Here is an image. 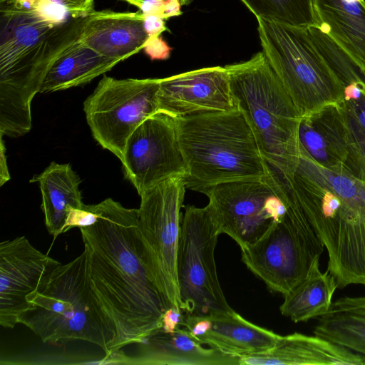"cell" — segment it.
<instances>
[{"instance_id":"obj_24","label":"cell","mask_w":365,"mask_h":365,"mask_svg":"<svg viewBox=\"0 0 365 365\" xmlns=\"http://www.w3.org/2000/svg\"><path fill=\"white\" fill-rule=\"evenodd\" d=\"M336 288V279L328 270H320L317 258L302 282L284 296L281 314L295 323L318 318L330 309Z\"/></svg>"},{"instance_id":"obj_19","label":"cell","mask_w":365,"mask_h":365,"mask_svg":"<svg viewBox=\"0 0 365 365\" xmlns=\"http://www.w3.org/2000/svg\"><path fill=\"white\" fill-rule=\"evenodd\" d=\"M365 0H314L317 25L365 71Z\"/></svg>"},{"instance_id":"obj_21","label":"cell","mask_w":365,"mask_h":365,"mask_svg":"<svg viewBox=\"0 0 365 365\" xmlns=\"http://www.w3.org/2000/svg\"><path fill=\"white\" fill-rule=\"evenodd\" d=\"M30 182L39 185L44 223L48 233L55 239L64 233L70 210L86 205L79 190L80 178L70 164L52 162L43 172L34 175Z\"/></svg>"},{"instance_id":"obj_17","label":"cell","mask_w":365,"mask_h":365,"mask_svg":"<svg viewBox=\"0 0 365 365\" xmlns=\"http://www.w3.org/2000/svg\"><path fill=\"white\" fill-rule=\"evenodd\" d=\"M144 19L140 11L93 10L87 15L81 42L105 57L123 61L143 49L148 41Z\"/></svg>"},{"instance_id":"obj_11","label":"cell","mask_w":365,"mask_h":365,"mask_svg":"<svg viewBox=\"0 0 365 365\" xmlns=\"http://www.w3.org/2000/svg\"><path fill=\"white\" fill-rule=\"evenodd\" d=\"M160 78L116 79L103 75L83 110L94 139L123 160L135 129L158 110Z\"/></svg>"},{"instance_id":"obj_8","label":"cell","mask_w":365,"mask_h":365,"mask_svg":"<svg viewBox=\"0 0 365 365\" xmlns=\"http://www.w3.org/2000/svg\"><path fill=\"white\" fill-rule=\"evenodd\" d=\"M282 186L284 215L259 240L240 250L248 269L270 290L285 296L306 277L324 246L282 182Z\"/></svg>"},{"instance_id":"obj_36","label":"cell","mask_w":365,"mask_h":365,"mask_svg":"<svg viewBox=\"0 0 365 365\" xmlns=\"http://www.w3.org/2000/svg\"><path fill=\"white\" fill-rule=\"evenodd\" d=\"M364 4H365V1H364Z\"/></svg>"},{"instance_id":"obj_22","label":"cell","mask_w":365,"mask_h":365,"mask_svg":"<svg viewBox=\"0 0 365 365\" xmlns=\"http://www.w3.org/2000/svg\"><path fill=\"white\" fill-rule=\"evenodd\" d=\"M120 62L99 54L81 41L65 51L52 63L39 93L66 90L87 83Z\"/></svg>"},{"instance_id":"obj_7","label":"cell","mask_w":365,"mask_h":365,"mask_svg":"<svg viewBox=\"0 0 365 365\" xmlns=\"http://www.w3.org/2000/svg\"><path fill=\"white\" fill-rule=\"evenodd\" d=\"M257 21L262 51L302 118L344 101V85L307 29Z\"/></svg>"},{"instance_id":"obj_35","label":"cell","mask_w":365,"mask_h":365,"mask_svg":"<svg viewBox=\"0 0 365 365\" xmlns=\"http://www.w3.org/2000/svg\"><path fill=\"white\" fill-rule=\"evenodd\" d=\"M123 1H127L128 3H129L132 5H134L139 0H123Z\"/></svg>"},{"instance_id":"obj_2","label":"cell","mask_w":365,"mask_h":365,"mask_svg":"<svg viewBox=\"0 0 365 365\" xmlns=\"http://www.w3.org/2000/svg\"><path fill=\"white\" fill-rule=\"evenodd\" d=\"M87 15L49 0H0V134L31 128V101L47 71L81 41Z\"/></svg>"},{"instance_id":"obj_16","label":"cell","mask_w":365,"mask_h":365,"mask_svg":"<svg viewBox=\"0 0 365 365\" xmlns=\"http://www.w3.org/2000/svg\"><path fill=\"white\" fill-rule=\"evenodd\" d=\"M183 327L202 344L238 357L266 351L274 346L279 336L234 310L208 315L185 314Z\"/></svg>"},{"instance_id":"obj_32","label":"cell","mask_w":365,"mask_h":365,"mask_svg":"<svg viewBox=\"0 0 365 365\" xmlns=\"http://www.w3.org/2000/svg\"><path fill=\"white\" fill-rule=\"evenodd\" d=\"M361 96L362 90L360 85L358 83V81H353L345 86L344 88V98L345 101L359 100L361 98Z\"/></svg>"},{"instance_id":"obj_15","label":"cell","mask_w":365,"mask_h":365,"mask_svg":"<svg viewBox=\"0 0 365 365\" xmlns=\"http://www.w3.org/2000/svg\"><path fill=\"white\" fill-rule=\"evenodd\" d=\"M61 264L35 248L24 236L0 244V325L12 329L28 309L27 297L43 274Z\"/></svg>"},{"instance_id":"obj_3","label":"cell","mask_w":365,"mask_h":365,"mask_svg":"<svg viewBox=\"0 0 365 365\" xmlns=\"http://www.w3.org/2000/svg\"><path fill=\"white\" fill-rule=\"evenodd\" d=\"M318 163L322 180L314 170L301 172L289 192L326 248L338 288L365 286V179L343 165Z\"/></svg>"},{"instance_id":"obj_12","label":"cell","mask_w":365,"mask_h":365,"mask_svg":"<svg viewBox=\"0 0 365 365\" xmlns=\"http://www.w3.org/2000/svg\"><path fill=\"white\" fill-rule=\"evenodd\" d=\"M203 194L220 235H227L240 248L259 240L287 211L281 185L271 168L264 178L219 184Z\"/></svg>"},{"instance_id":"obj_10","label":"cell","mask_w":365,"mask_h":365,"mask_svg":"<svg viewBox=\"0 0 365 365\" xmlns=\"http://www.w3.org/2000/svg\"><path fill=\"white\" fill-rule=\"evenodd\" d=\"M220 235L209 206L187 205L178 250L177 276L187 314L231 312L217 277L215 250Z\"/></svg>"},{"instance_id":"obj_25","label":"cell","mask_w":365,"mask_h":365,"mask_svg":"<svg viewBox=\"0 0 365 365\" xmlns=\"http://www.w3.org/2000/svg\"><path fill=\"white\" fill-rule=\"evenodd\" d=\"M256 19L308 29L317 25L314 0H240Z\"/></svg>"},{"instance_id":"obj_9","label":"cell","mask_w":365,"mask_h":365,"mask_svg":"<svg viewBox=\"0 0 365 365\" xmlns=\"http://www.w3.org/2000/svg\"><path fill=\"white\" fill-rule=\"evenodd\" d=\"M186 189L183 177L168 178L143 192L138 208L144 264L167 303L180 310L177 258Z\"/></svg>"},{"instance_id":"obj_5","label":"cell","mask_w":365,"mask_h":365,"mask_svg":"<svg viewBox=\"0 0 365 365\" xmlns=\"http://www.w3.org/2000/svg\"><path fill=\"white\" fill-rule=\"evenodd\" d=\"M26 300L19 324L43 343L83 340L111 354L113 334L92 291L86 247L72 261L46 272Z\"/></svg>"},{"instance_id":"obj_20","label":"cell","mask_w":365,"mask_h":365,"mask_svg":"<svg viewBox=\"0 0 365 365\" xmlns=\"http://www.w3.org/2000/svg\"><path fill=\"white\" fill-rule=\"evenodd\" d=\"M139 364L161 365H239V357L205 348L183 327L159 331L145 342Z\"/></svg>"},{"instance_id":"obj_34","label":"cell","mask_w":365,"mask_h":365,"mask_svg":"<svg viewBox=\"0 0 365 365\" xmlns=\"http://www.w3.org/2000/svg\"><path fill=\"white\" fill-rule=\"evenodd\" d=\"M180 1H181L182 5L185 6V5H188L192 1V0H180Z\"/></svg>"},{"instance_id":"obj_23","label":"cell","mask_w":365,"mask_h":365,"mask_svg":"<svg viewBox=\"0 0 365 365\" xmlns=\"http://www.w3.org/2000/svg\"><path fill=\"white\" fill-rule=\"evenodd\" d=\"M314 334L365 356V296L333 302L318 317Z\"/></svg>"},{"instance_id":"obj_6","label":"cell","mask_w":365,"mask_h":365,"mask_svg":"<svg viewBox=\"0 0 365 365\" xmlns=\"http://www.w3.org/2000/svg\"><path fill=\"white\" fill-rule=\"evenodd\" d=\"M225 68L239 108L251 124L269 166L277 170L291 168L299 155L302 116L264 52Z\"/></svg>"},{"instance_id":"obj_26","label":"cell","mask_w":365,"mask_h":365,"mask_svg":"<svg viewBox=\"0 0 365 365\" xmlns=\"http://www.w3.org/2000/svg\"><path fill=\"white\" fill-rule=\"evenodd\" d=\"M98 218L95 205H86L83 208H72L68 214L64 232L74 227H84L93 225Z\"/></svg>"},{"instance_id":"obj_29","label":"cell","mask_w":365,"mask_h":365,"mask_svg":"<svg viewBox=\"0 0 365 365\" xmlns=\"http://www.w3.org/2000/svg\"><path fill=\"white\" fill-rule=\"evenodd\" d=\"M74 14L88 15L93 11L94 0H49Z\"/></svg>"},{"instance_id":"obj_31","label":"cell","mask_w":365,"mask_h":365,"mask_svg":"<svg viewBox=\"0 0 365 365\" xmlns=\"http://www.w3.org/2000/svg\"><path fill=\"white\" fill-rule=\"evenodd\" d=\"M180 0H165L161 17L168 19L182 14Z\"/></svg>"},{"instance_id":"obj_27","label":"cell","mask_w":365,"mask_h":365,"mask_svg":"<svg viewBox=\"0 0 365 365\" xmlns=\"http://www.w3.org/2000/svg\"><path fill=\"white\" fill-rule=\"evenodd\" d=\"M143 49L151 60L168 59L172 50L160 36L149 38Z\"/></svg>"},{"instance_id":"obj_1","label":"cell","mask_w":365,"mask_h":365,"mask_svg":"<svg viewBox=\"0 0 365 365\" xmlns=\"http://www.w3.org/2000/svg\"><path fill=\"white\" fill-rule=\"evenodd\" d=\"M95 208L96 222L79 229L88 251L92 291L113 334V354L143 344L160 331L170 305L144 264L138 209L126 208L112 198Z\"/></svg>"},{"instance_id":"obj_33","label":"cell","mask_w":365,"mask_h":365,"mask_svg":"<svg viewBox=\"0 0 365 365\" xmlns=\"http://www.w3.org/2000/svg\"><path fill=\"white\" fill-rule=\"evenodd\" d=\"M6 148L4 144L3 135H1V163H0V186H2L10 179L6 165Z\"/></svg>"},{"instance_id":"obj_18","label":"cell","mask_w":365,"mask_h":365,"mask_svg":"<svg viewBox=\"0 0 365 365\" xmlns=\"http://www.w3.org/2000/svg\"><path fill=\"white\" fill-rule=\"evenodd\" d=\"M365 365V356L321 336L279 335L274 346L239 356V365Z\"/></svg>"},{"instance_id":"obj_30","label":"cell","mask_w":365,"mask_h":365,"mask_svg":"<svg viewBox=\"0 0 365 365\" xmlns=\"http://www.w3.org/2000/svg\"><path fill=\"white\" fill-rule=\"evenodd\" d=\"M144 27L150 38L160 36L167 30L165 19L157 14L145 15Z\"/></svg>"},{"instance_id":"obj_4","label":"cell","mask_w":365,"mask_h":365,"mask_svg":"<svg viewBox=\"0 0 365 365\" xmlns=\"http://www.w3.org/2000/svg\"><path fill=\"white\" fill-rule=\"evenodd\" d=\"M175 120L187 189L204 193L219 184L269 175L255 133L240 108Z\"/></svg>"},{"instance_id":"obj_14","label":"cell","mask_w":365,"mask_h":365,"mask_svg":"<svg viewBox=\"0 0 365 365\" xmlns=\"http://www.w3.org/2000/svg\"><path fill=\"white\" fill-rule=\"evenodd\" d=\"M158 110L173 118L239 109L225 66L199 68L160 78Z\"/></svg>"},{"instance_id":"obj_28","label":"cell","mask_w":365,"mask_h":365,"mask_svg":"<svg viewBox=\"0 0 365 365\" xmlns=\"http://www.w3.org/2000/svg\"><path fill=\"white\" fill-rule=\"evenodd\" d=\"M182 310L174 307L168 308L163 314L161 331L173 332L179 327H183L185 314Z\"/></svg>"},{"instance_id":"obj_13","label":"cell","mask_w":365,"mask_h":365,"mask_svg":"<svg viewBox=\"0 0 365 365\" xmlns=\"http://www.w3.org/2000/svg\"><path fill=\"white\" fill-rule=\"evenodd\" d=\"M139 195L159 182L186 175L175 118L158 110L128 138L121 161Z\"/></svg>"}]
</instances>
